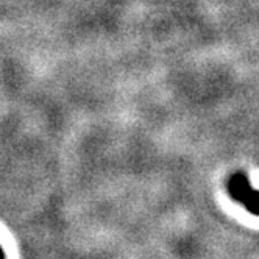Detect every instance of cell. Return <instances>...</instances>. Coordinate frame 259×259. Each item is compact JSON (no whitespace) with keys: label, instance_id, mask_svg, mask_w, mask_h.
<instances>
[{"label":"cell","instance_id":"cell-1","mask_svg":"<svg viewBox=\"0 0 259 259\" xmlns=\"http://www.w3.org/2000/svg\"><path fill=\"white\" fill-rule=\"evenodd\" d=\"M230 189L234 197L247 201L250 206H259V194L251 192V189L248 188V183L244 177H240V175L234 177L230 183Z\"/></svg>","mask_w":259,"mask_h":259}]
</instances>
